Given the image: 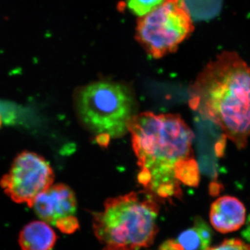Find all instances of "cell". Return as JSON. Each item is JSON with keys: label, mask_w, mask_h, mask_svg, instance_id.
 Segmentation results:
<instances>
[{"label": "cell", "mask_w": 250, "mask_h": 250, "mask_svg": "<svg viewBox=\"0 0 250 250\" xmlns=\"http://www.w3.org/2000/svg\"><path fill=\"white\" fill-rule=\"evenodd\" d=\"M159 207L150 195L130 192L108 199L93 213L95 236L106 245L134 250L150 246L157 234Z\"/></svg>", "instance_id": "3"}, {"label": "cell", "mask_w": 250, "mask_h": 250, "mask_svg": "<svg viewBox=\"0 0 250 250\" xmlns=\"http://www.w3.org/2000/svg\"><path fill=\"white\" fill-rule=\"evenodd\" d=\"M54 225L62 233H66V234L75 232L80 227L78 220L75 215L60 219L57 220Z\"/></svg>", "instance_id": "13"}, {"label": "cell", "mask_w": 250, "mask_h": 250, "mask_svg": "<svg viewBox=\"0 0 250 250\" xmlns=\"http://www.w3.org/2000/svg\"><path fill=\"white\" fill-rule=\"evenodd\" d=\"M212 240L211 229L201 218L178 236L166 240L157 250H207Z\"/></svg>", "instance_id": "9"}, {"label": "cell", "mask_w": 250, "mask_h": 250, "mask_svg": "<svg viewBox=\"0 0 250 250\" xmlns=\"http://www.w3.org/2000/svg\"><path fill=\"white\" fill-rule=\"evenodd\" d=\"M193 30V21L184 0H165L139 18L136 39L150 57L160 59L175 52Z\"/></svg>", "instance_id": "5"}, {"label": "cell", "mask_w": 250, "mask_h": 250, "mask_svg": "<svg viewBox=\"0 0 250 250\" xmlns=\"http://www.w3.org/2000/svg\"><path fill=\"white\" fill-rule=\"evenodd\" d=\"M245 206L236 197H219L211 205L210 221L219 232H232L241 228L246 220Z\"/></svg>", "instance_id": "8"}, {"label": "cell", "mask_w": 250, "mask_h": 250, "mask_svg": "<svg viewBox=\"0 0 250 250\" xmlns=\"http://www.w3.org/2000/svg\"><path fill=\"white\" fill-rule=\"evenodd\" d=\"M75 106L81 121L100 145H108L110 140L126 134L135 116L134 97L128 87L108 81L94 82L79 90Z\"/></svg>", "instance_id": "4"}, {"label": "cell", "mask_w": 250, "mask_h": 250, "mask_svg": "<svg viewBox=\"0 0 250 250\" xmlns=\"http://www.w3.org/2000/svg\"><path fill=\"white\" fill-rule=\"evenodd\" d=\"M103 250H134L128 247L116 246V245H106Z\"/></svg>", "instance_id": "15"}, {"label": "cell", "mask_w": 250, "mask_h": 250, "mask_svg": "<svg viewBox=\"0 0 250 250\" xmlns=\"http://www.w3.org/2000/svg\"><path fill=\"white\" fill-rule=\"evenodd\" d=\"M207 250H250V245L239 239L225 240L218 246L208 248Z\"/></svg>", "instance_id": "14"}, {"label": "cell", "mask_w": 250, "mask_h": 250, "mask_svg": "<svg viewBox=\"0 0 250 250\" xmlns=\"http://www.w3.org/2000/svg\"><path fill=\"white\" fill-rule=\"evenodd\" d=\"M31 208L41 220L54 225L60 219L75 215L77 199L68 186L52 184L36 197Z\"/></svg>", "instance_id": "7"}, {"label": "cell", "mask_w": 250, "mask_h": 250, "mask_svg": "<svg viewBox=\"0 0 250 250\" xmlns=\"http://www.w3.org/2000/svg\"><path fill=\"white\" fill-rule=\"evenodd\" d=\"M138 159L139 183L161 198L180 197L181 185L197 187L200 170L193 150L194 134L178 115L146 112L129 125Z\"/></svg>", "instance_id": "1"}, {"label": "cell", "mask_w": 250, "mask_h": 250, "mask_svg": "<svg viewBox=\"0 0 250 250\" xmlns=\"http://www.w3.org/2000/svg\"><path fill=\"white\" fill-rule=\"evenodd\" d=\"M1 123H2V120H1V114H0V127H1Z\"/></svg>", "instance_id": "16"}, {"label": "cell", "mask_w": 250, "mask_h": 250, "mask_svg": "<svg viewBox=\"0 0 250 250\" xmlns=\"http://www.w3.org/2000/svg\"><path fill=\"white\" fill-rule=\"evenodd\" d=\"M192 21H206L215 17L222 7V0H184Z\"/></svg>", "instance_id": "11"}, {"label": "cell", "mask_w": 250, "mask_h": 250, "mask_svg": "<svg viewBox=\"0 0 250 250\" xmlns=\"http://www.w3.org/2000/svg\"><path fill=\"white\" fill-rule=\"evenodd\" d=\"M189 104L223 130L238 149L250 139V65L225 51L208 62L190 90Z\"/></svg>", "instance_id": "2"}, {"label": "cell", "mask_w": 250, "mask_h": 250, "mask_svg": "<svg viewBox=\"0 0 250 250\" xmlns=\"http://www.w3.org/2000/svg\"><path fill=\"white\" fill-rule=\"evenodd\" d=\"M165 0H126L128 9L135 16L141 18L154 11Z\"/></svg>", "instance_id": "12"}, {"label": "cell", "mask_w": 250, "mask_h": 250, "mask_svg": "<svg viewBox=\"0 0 250 250\" xmlns=\"http://www.w3.org/2000/svg\"><path fill=\"white\" fill-rule=\"evenodd\" d=\"M57 240V234L49 224L37 220L22 229L18 242L22 250H52Z\"/></svg>", "instance_id": "10"}, {"label": "cell", "mask_w": 250, "mask_h": 250, "mask_svg": "<svg viewBox=\"0 0 250 250\" xmlns=\"http://www.w3.org/2000/svg\"><path fill=\"white\" fill-rule=\"evenodd\" d=\"M54 171L45 158L24 151L18 154L0 180L5 193L18 204L31 207L36 197L53 184Z\"/></svg>", "instance_id": "6"}]
</instances>
